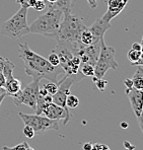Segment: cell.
Segmentation results:
<instances>
[{
    "mask_svg": "<svg viewBox=\"0 0 143 150\" xmlns=\"http://www.w3.org/2000/svg\"><path fill=\"white\" fill-rule=\"evenodd\" d=\"M18 56L25 65V74L33 77V79L39 81L42 79H47L57 83L59 75L64 74L61 66L51 65L45 57L30 49L28 43L18 44Z\"/></svg>",
    "mask_w": 143,
    "mask_h": 150,
    "instance_id": "obj_1",
    "label": "cell"
},
{
    "mask_svg": "<svg viewBox=\"0 0 143 150\" xmlns=\"http://www.w3.org/2000/svg\"><path fill=\"white\" fill-rule=\"evenodd\" d=\"M85 28L86 26L84 25L81 17L72 14L71 12L64 13L57 34V44L64 46L71 51L72 54L76 55L85 47L80 41L81 33Z\"/></svg>",
    "mask_w": 143,
    "mask_h": 150,
    "instance_id": "obj_2",
    "label": "cell"
},
{
    "mask_svg": "<svg viewBox=\"0 0 143 150\" xmlns=\"http://www.w3.org/2000/svg\"><path fill=\"white\" fill-rule=\"evenodd\" d=\"M63 18V12L50 4L49 10L39 16L30 25V34L41 35L46 38L57 39V34Z\"/></svg>",
    "mask_w": 143,
    "mask_h": 150,
    "instance_id": "obj_3",
    "label": "cell"
},
{
    "mask_svg": "<svg viewBox=\"0 0 143 150\" xmlns=\"http://www.w3.org/2000/svg\"><path fill=\"white\" fill-rule=\"evenodd\" d=\"M28 7L21 6V9L14 13L9 19L3 21L0 25V34L10 39H19L30 34V25L28 23Z\"/></svg>",
    "mask_w": 143,
    "mask_h": 150,
    "instance_id": "obj_4",
    "label": "cell"
},
{
    "mask_svg": "<svg viewBox=\"0 0 143 150\" xmlns=\"http://www.w3.org/2000/svg\"><path fill=\"white\" fill-rule=\"evenodd\" d=\"M116 50L112 46L105 45V40H101V51L94 65V75L96 78H103L110 69H117L119 64L115 59Z\"/></svg>",
    "mask_w": 143,
    "mask_h": 150,
    "instance_id": "obj_5",
    "label": "cell"
},
{
    "mask_svg": "<svg viewBox=\"0 0 143 150\" xmlns=\"http://www.w3.org/2000/svg\"><path fill=\"white\" fill-rule=\"evenodd\" d=\"M18 116L25 125L30 126L34 129L36 135H42L50 130H54V131L59 130L58 121L51 120V119L42 116V115L23 114V112H19Z\"/></svg>",
    "mask_w": 143,
    "mask_h": 150,
    "instance_id": "obj_6",
    "label": "cell"
},
{
    "mask_svg": "<svg viewBox=\"0 0 143 150\" xmlns=\"http://www.w3.org/2000/svg\"><path fill=\"white\" fill-rule=\"evenodd\" d=\"M40 89V81L33 79V82L28 83L25 87H21V91L15 96H12L13 103L16 107L25 105L33 110H36L37 98L39 96Z\"/></svg>",
    "mask_w": 143,
    "mask_h": 150,
    "instance_id": "obj_7",
    "label": "cell"
},
{
    "mask_svg": "<svg viewBox=\"0 0 143 150\" xmlns=\"http://www.w3.org/2000/svg\"><path fill=\"white\" fill-rule=\"evenodd\" d=\"M42 115L51 119V120H63V122H64L63 124L64 125H67L68 122L71 120V115L69 112V109L62 108L54 103H48L45 109H44Z\"/></svg>",
    "mask_w": 143,
    "mask_h": 150,
    "instance_id": "obj_8",
    "label": "cell"
},
{
    "mask_svg": "<svg viewBox=\"0 0 143 150\" xmlns=\"http://www.w3.org/2000/svg\"><path fill=\"white\" fill-rule=\"evenodd\" d=\"M126 94L128 96L134 114L136 117H138L143 111V91L131 87L129 89H126Z\"/></svg>",
    "mask_w": 143,
    "mask_h": 150,
    "instance_id": "obj_9",
    "label": "cell"
},
{
    "mask_svg": "<svg viewBox=\"0 0 143 150\" xmlns=\"http://www.w3.org/2000/svg\"><path fill=\"white\" fill-rule=\"evenodd\" d=\"M111 28V23H107L101 17L98 18L91 25L87 28V30L92 34L96 41H101L104 38L105 32Z\"/></svg>",
    "mask_w": 143,
    "mask_h": 150,
    "instance_id": "obj_10",
    "label": "cell"
},
{
    "mask_svg": "<svg viewBox=\"0 0 143 150\" xmlns=\"http://www.w3.org/2000/svg\"><path fill=\"white\" fill-rule=\"evenodd\" d=\"M21 82L18 79L15 78L13 75H10L9 77L5 78V85H4V89H5L7 96H15L16 93H18L21 91Z\"/></svg>",
    "mask_w": 143,
    "mask_h": 150,
    "instance_id": "obj_11",
    "label": "cell"
},
{
    "mask_svg": "<svg viewBox=\"0 0 143 150\" xmlns=\"http://www.w3.org/2000/svg\"><path fill=\"white\" fill-rule=\"evenodd\" d=\"M137 70L135 71L133 77H132V83L133 87L138 90L143 91V68L141 66H137Z\"/></svg>",
    "mask_w": 143,
    "mask_h": 150,
    "instance_id": "obj_12",
    "label": "cell"
},
{
    "mask_svg": "<svg viewBox=\"0 0 143 150\" xmlns=\"http://www.w3.org/2000/svg\"><path fill=\"white\" fill-rule=\"evenodd\" d=\"M127 4H122V5L118 6V7H114V8H108V10L105 11V13L102 16V18L104 19L107 23H111V21L113 18H115L117 15L120 14L123 11V9L125 8Z\"/></svg>",
    "mask_w": 143,
    "mask_h": 150,
    "instance_id": "obj_13",
    "label": "cell"
},
{
    "mask_svg": "<svg viewBox=\"0 0 143 150\" xmlns=\"http://www.w3.org/2000/svg\"><path fill=\"white\" fill-rule=\"evenodd\" d=\"M80 41H81V43H82L83 45H85V46L91 45V44L94 43V42H98V41H96V40H94V38H93V36H92L91 33L87 30V26H86V28H85V30H83V32L81 33Z\"/></svg>",
    "mask_w": 143,
    "mask_h": 150,
    "instance_id": "obj_14",
    "label": "cell"
},
{
    "mask_svg": "<svg viewBox=\"0 0 143 150\" xmlns=\"http://www.w3.org/2000/svg\"><path fill=\"white\" fill-rule=\"evenodd\" d=\"M79 70H80L81 74L83 75V76H93L94 75V66L91 65V64L89 63H82L80 64V68H79Z\"/></svg>",
    "mask_w": 143,
    "mask_h": 150,
    "instance_id": "obj_15",
    "label": "cell"
},
{
    "mask_svg": "<svg viewBox=\"0 0 143 150\" xmlns=\"http://www.w3.org/2000/svg\"><path fill=\"white\" fill-rule=\"evenodd\" d=\"M79 105V98L76 96L70 93L66 98V107L68 109H76Z\"/></svg>",
    "mask_w": 143,
    "mask_h": 150,
    "instance_id": "obj_16",
    "label": "cell"
},
{
    "mask_svg": "<svg viewBox=\"0 0 143 150\" xmlns=\"http://www.w3.org/2000/svg\"><path fill=\"white\" fill-rule=\"evenodd\" d=\"M140 56H141V51H137V50H133V49H131L128 52V54H127V58H128V60L131 62V64L137 62V61L139 60Z\"/></svg>",
    "mask_w": 143,
    "mask_h": 150,
    "instance_id": "obj_17",
    "label": "cell"
},
{
    "mask_svg": "<svg viewBox=\"0 0 143 150\" xmlns=\"http://www.w3.org/2000/svg\"><path fill=\"white\" fill-rule=\"evenodd\" d=\"M43 87L47 90L48 93L53 96V94L56 93L57 89H58V84L55 82H52V81H49V82L45 83V84L43 85Z\"/></svg>",
    "mask_w": 143,
    "mask_h": 150,
    "instance_id": "obj_18",
    "label": "cell"
},
{
    "mask_svg": "<svg viewBox=\"0 0 143 150\" xmlns=\"http://www.w3.org/2000/svg\"><path fill=\"white\" fill-rule=\"evenodd\" d=\"M48 61L49 63L53 66H60V59H59V56L55 51H52L51 54L48 56Z\"/></svg>",
    "mask_w": 143,
    "mask_h": 150,
    "instance_id": "obj_19",
    "label": "cell"
},
{
    "mask_svg": "<svg viewBox=\"0 0 143 150\" xmlns=\"http://www.w3.org/2000/svg\"><path fill=\"white\" fill-rule=\"evenodd\" d=\"M23 135L25 136L26 138H28V139H32V138H34L35 137V131H34V129H33L30 126H28V125H25V127H23Z\"/></svg>",
    "mask_w": 143,
    "mask_h": 150,
    "instance_id": "obj_20",
    "label": "cell"
},
{
    "mask_svg": "<svg viewBox=\"0 0 143 150\" xmlns=\"http://www.w3.org/2000/svg\"><path fill=\"white\" fill-rule=\"evenodd\" d=\"M14 1L19 3L21 6H25V7H28V8H30L35 5L37 0H14Z\"/></svg>",
    "mask_w": 143,
    "mask_h": 150,
    "instance_id": "obj_21",
    "label": "cell"
},
{
    "mask_svg": "<svg viewBox=\"0 0 143 150\" xmlns=\"http://www.w3.org/2000/svg\"><path fill=\"white\" fill-rule=\"evenodd\" d=\"M33 8H34L36 11H42V10H44L46 8L45 1H42V0H37L36 3H35V5L33 6Z\"/></svg>",
    "mask_w": 143,
    "mask_h": 150,
    "instance_id": "obj_22",
    "label": "cell"
},
{
    "mask_svg": "<svg viewBox=\"0 0 143 150\" xmlns=\"http://www.w3.org/2000/svg\"><path fill=\"white\" fill-rule=\"evenodd\" d=\"M94 84L96 85V87H98V89L101 90V91H104L105 86H107V84H108V81L107 80H104L103 78H100L98 81H96V83H94Z\"/></svg>",
    "mask_w": 143,
    "mask_h": 150,
    "instance_id": "obj_23",
    "label": "cell"
},
{
    "mask_svg": "<svg viewBox=\"0 0 143 150\" xmlns=\"http://www.w3.org/2000/svg\"><path fill=\"white\" fill-rule=\"evenodd\" d=\"M91 150H111L107 145L105 144H100V143H96V144H92Z\"/></svg>",
    "mask_w": 143,
    "mask_h": 150,
    "instance_id": "obj_24",
    "label": "cell"
},
{
    "mask_svg": "<svg viewBox=\"0 0 143 150\" xmlns=\"http://www.w3.org/2000/svg\"><path fill=\"white\" fill-rule=\"evenodd\" d=\"M30 146V145L28 144V142H25V141H23V142L19 143V144L15 145L14 147H13V149L14 150H26V148Z\"/></svg>",
    "mask_w": 143,
    "mask_h": 150,
    "instance_id": "obj_25",
    "label": "cell"
},
{
    "mask_svg": "<svg viewBox=\"0 0 143 150\" xmlns=\"http://www.w3.org/2000/svg\"><path fill=\"white\" fill-rule=\"evenodd\" d=\"M124 85L126 87V89H129V88L133 87V83H132V79L130 78H126L124 80Z\"/></svg>",
    "mask_w": 143,
    "mask_h": 150,
    "instance_id": "obj_26",
    "label": "cell"
},
{
    "mask_svg": "<svg viewBox=\"0 0 143 150\" xmlns=\"http://www.w3.org/2000/svg\"><path fill=\"white\" fill-rule=\"evenodd\" d=\"M86 1L91 9H96L98 6V0H86Z\"/></svg>",
    "mask_w": 143,
    "mask_h": 150,
    "instance_id": "obj_27",
    "label": "cell"
},
{
    "mask_svg": "<svg viewBox=\"0 0 143 150\" xmlns=\"http://www.w3.org/2000/svg\"><path fill=\"white\" fill-rule=\"evenodd\" d=\"M137 120H138V124H139L140 129H141V131L143 133V111L141 112V114L137 117Z\"/></svg>",
    "mask_w": 143,
    "mask_h": 150,
    "instance_id": "obj_28",
    "label": "cell"
},
{
    "mask_svg": "<svg viewBox=\"0 0 143 150\" xmlns=\"http://www.w3.org/2000/svg\"><path fill=\"white\" fill-rule=\"evenodd\" d=\"M141 48H142L141 43H138V42H135V43L132 44L131 49H133V50H137V51H141Z\"/></svg>",
    "mask_w": 143,
    "mask_h": 150,
    "instance_id": "obj_29",
    "label": "cell"
},
{
    "mask_svg": "<svg viewBox=\"0 0 143 150\" xmlns=\"http://www.w3.org/2000/svg\"><path fill=\"white\" fill-rule=\"evenodd\" d=\"M7 59L8 58H4V57L0 56V71L1 72H2V69H3L4 65H5L6 61H7Z\"/></svg>",
    "mask_w": 143,
    "mask_h": 150,
    "instance_id": "obj_30",
    "label": "cell"
},
{
    "mask_svg": "<svg viewBox=\"0 0 143 150\" xmlns=\"http://www.w3.org/2000/svg\"><path fill=\"white\" fill-rule=\"evenodd\" d=\"M132 66H143V52H141V56H140L139 60L135 63H132Z\"/></svg>",
    "mask_w": 143,
    "mask_h": 150,
    "instance_id": "obj_31",
    "label": "cell"
},
{
    "mask_svg": "<svg viewBox=\"0 0 143 150\" xmlns=\"http://www.w3.org/2000/svg\"><path fill=\"white\" fill-rule=\"evenodd\" d=\"M4 85H5V76L0 71V87H4Z\"/></svg>",
    "mask_w": 143,
    "mask_h": 150,
    "instance_id": "obj_32",
    "label": "cell"
},
{
    "mask_svg": "<svg viewBox=\"0 0 143 150\" xmlns=\"http://www.w3.org/2000/svg\"><path fill=\"white\" fill-rule=\"evenodd\" d=\"M124 146H125V149L126 150H134L135 149V146L130 144L129 142H127V141H125L124 142Z\"/></svg>",
    "mask_w": 143,
    "mask_h": 150,
    "instance_id": "obj_33",
    "label": "cell"
},
{
    "mask_svg": "<svg viewBox=\"0 0 143 150\" xmlns=\"http://www.w3.org/2000/svg\"><path fill=\"white\" fill-rule=\"evenodd\" d=\"M92 144L91 142H86L82 145V150H91Z\"/></svg>",
    "mask_w": 143,
    "mask_h": 150,
    "instance_id": "obj_34",
    "label": "cell"
},
{
    "mask_svg": "<svg viewBox=\"0 0 143 150\" xmlns=\"http://www.w3.org/2000/svg\"><path fill=\"white\" fill-rule=\"evenodd\" d=\"M6 96H7V93H3V94H1V96H0V105H1L2 101H3V100L5 98Z\"/></svg>",
    "mask_w": 143,
    "mask_h": 150,
    "instance_id": "obj_35",
    "label": "cell"
},
{
    "mask_svg": "<svg viewBox=\"0 0 143 150\" xmlns=\"http://www.w3.org/2000/svg\"><path fill=\"white\" fill-rule=\"evenodd\" d=\"M121 127L124 128V129H127V128H128V123H126V122H122V123H121Z\"/></svg>",
    "mask_w": 143,
    "mask_h": 150,
    "instance_id": "obj_36",
    "label": "cell"
},
{
    "mask_svg": "<svg viewBox=\"0 0 143 150\" xmlns=\"http://www.w3.org/2000/svg\"><path fill=\"white\" fill-rule=\"evenodd\" d=\"M2 150H14V149H13V147L3 146V147H2Z\"/></svg>",
    "mask_w": 143,
    "mask_h": 150,
    "instance_id": "obj_37",
    "label": "cell"
},
{
    "mask_svg": "<svg viewBox=\"0 0 143 150\" xmlns=\"http://www.w3.org/2000/svg\"><path fill=\"white\" fill-rule=\"evenodd\" d=\"M3 93H6L5 89H4V87H0V96H1V94H3Z\"/></svg>",
    "mask_w": 143,
    "mask_h": 150,
    "instance_id": "obj_38",
    "label": "cell"
},
{
    "mask_svg": "<svg viewBox=\"0 0 143 150\" xmlns=\"http://www.w3.org/2000/svg\"><path fill=\"white\" fill-rule=\"evenodd\" d=\"M48 2H49L50 4H54V3H56L57 1H58V0H47Z\"/></svg>",
    "mask_w": 143,
    "mask_h": 150,
    "instance_id": "obj_39",
    "label": "cell"
},
{
    "mask_svg": "<svg viewBox=\"0 0 143 150\" xmlns=\"http://www.w3.org/2000/svg\"><path fill=\"white\" fill-rule=\"evenodd\" d=\"M26 150H35L34 148H33V147H30V146H28V148H26Z\"/></svg>",
    "mask_w": 143,
    "mask_h": 150,
    "instance_id": "obj_40",
    "label": "cell"
},
{
    "mask_svg": "<svg viewBox=\"0 0 143 150\" xmlns=\"http://www.w3.org/2000/svg\"><path fill=\"white\" fill-rule=\"evenodd\" d=\"M141 45L143 46V37H142V40H141Z\"/></svg>",
    "mask_w": 143,
    "mask_h": 150,
    "instance_id": "obj_41",
    "label": "cell"
},
{
    "mask_svg": "<svg viewBox=\"0 0 143 150\" xmlns=\"http://www.w3.org/2000/svg\"><path fill=\"white\" fill-rule=\"evenodd\" d=\"M42 1H45V0H42Z\"/></svg>",
    "mask_w": 143,
    "mask_h": 150,
    "instance_id": "obj_42",
    "label": "cell"
},
{
    "mask_svg": "<svg viewBox=\"0 0 143 150\" xmlns=\"http://www.w3.org/2000/svg\"><path fill=\"white\" fill-rule=\"evenodd\" d=\"M81 150H82V149H81Z\"/></svg>",
    "mask_w": 143,
    "mask_h": 150,
    "instance_id": "obj_43",
    "label": "cell"
}]
</instances>
